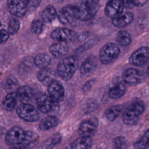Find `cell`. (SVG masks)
<instances>
[{"label":"cell","instance_id":"1","mask_svg":"<svg viewBox=\"0 0 149 149\" xmlns=\"http://www.w3.org/2000/svg\"><path fill=\"white\" fill-rule=\"evenodd\" d=\"M37 138L34 132L25 130L19 126H13L6 133L5 140L9 145L16 146L30 144Z\"/></svg>","mask_w":149,"mask_h":149},{"label":"cell","instance_id":"2","mask_svg":"<svg viewBox=\"0 0 149 149\" xmlns=\"http://www.w3.org/2000/svg\"><path fill=\"white\" fill-rule=\"evenodd\" d=\"M78 67V61L74 56H69L63 58L57 66L59 77L65 81L69 80L74 75Z\"/></svg>","mask_w":149,"mask_h":149},{"label":"cell","instance_id":"3","mask_svg":"<svg viewBox=\"0 0 149 149\" xmlns=\"http://www.w3.org/2000/svg\"><path fill=\"white\" fill-rule=\"evenodd\" d=\"M145 110L144 103L141 100H137L132 103L123 112L122 120L127 126L136 125Z\"/></svg>","mask_w":149,"mask_h":149},{"label":"cell","instance_id":"4","mask_svg":"<svg viewBox=\"0 0 149 149\" xmlns=\"http://www.w3.org/2000/svg\"><path fill=\"white\" fill-rule=\"evenodd\" d=\"M99 8L97 0H84L77 5V19L86 21L91 19L97 13Z\"/></svg>","mask_w":149,"mask_h":149},{"label":"cell","instance_id":"5","mask_svg":"<svg viewBox=\"0 0 149 149\" xmlns=\"http://www.w3.org/2000/svg\"><path fill=\"white\" fill-rule=\"evenodd\" d=\"M120 54L119 46L113 42H108L101 49L99 58L101 62L104 65H108L115 61Z\"/></svg>","mask_w":149,"mask_h":149},{"label":"cell","instance_id":"6","mask_svg":"<svg viewBox=\"0 0 149 149\" xmlns=\"http://www.w3.org/2000/svg\"><path fill=\"white\" fill-rule=\"evenodd\" d=\"M16 112L21 119L29 122H36L39 119L38 111L33 105L28 103L20 105L16 109Z\"/></svg>","mask_w":149,"mask_h":149},{"label":"cell","instance_id":"7","mask_svg":"<svg viewBox=\"0 0 149 149\" xmlns=\"http://www.w3.org/2000/svg\"><path fill=\"white\" fill-rule=\"evenodd\" d=\"M149 59V48L141 47L134 51L129 59V63L136 66H141Z\"/></svg>","mask_w":149,"mask_h":149},{"label":"cell","instance_id":"8","mask_svg":"<svg viewBox=\"0 0 149 149\" xmlns=\"http://www.w3.org/2000/svg\"><path fill=\"white\" fill-rule=\"evenodd\" d=\"M58 17L62 24H72L77 19V6L69 5L62 8L58 14Z\"/></svg>","mask_w":149,"mask_h":149},{"label":"cell","instance_id":"9","mask_svg":"<svg viewBox=\"0 0 149 149\" xmlns=\"http://www.w3.org/2000/svg\"><path fill=\"white\" fill-rule=\"evenodd\" d=\"M98 123V120L95 117L83 120L79 127L78 132L79 135L80 136L91 137L97 131Z\"/></svg>","mask_w":149,"mask_h":149},{"label":"cell","instance_id":"10","mask_svg":"<svg viewBox=\"0 0 149 149\" xmlns=\"http://www.w3.org/2000/svg\"><path fill=\"white\" fill-rule=\"evenodd\" d=\"M7 9L12 15L19 17L23 16L27 10L25 0H8Z\"/></svg>","mask_w":149,"mask_h":149},{"label":"cell","instance_id":"11","mask_svg":"<svg viewBox=\"0 0 149 149\" xmlns=\"http://www.w3.org/2000/svg\"><path fill=\"white\" fill-rule=\"evenodd\" d=\"M124 7L120 0H110L107 3L105 8V15L113 19L122 13Z\"/></svg>","mask_w":149,"mask_h":149},{"label":"cell","instance_id":"12","mask_svg":"<svg viewBox=\"0 0 149 149\" xmlns=\"http://www.w3.org/2000/svg\"><path fill=\"white\" fill-rule=\"evenodd\" d=\"M48 91L49 97L55 102L62 101L64 97L65 91L63 87L58 81H52L48 84Z\"/></svg>","mask_w":149,"mask_h":149},{"label":"cell","instance_id":"13","mask_svg":"<svg viewBox=\"0 0 149 149\" xmlns=\"http://www.w3.org/2000/svg\"><path fill=\"white\" fill-rule=\"evenodd\" d=\"M76 36L74 31L66 28H58L51 34V38L57 41L68 42L72 41Z\"/></svg>","mask_w":149,"mask_h":149},{"label":"cell","instance_id":"14","mask_svg":"<svg viewBox=\"0 0 149 149\" xmlns=\"http://www.w3.org/2000/svg\"><path fill=\"white\" fill-rule=\"evenodd\" d=\"M123 81L130 86H136L142 81V75L140 72L134 68L126 69L122 74Z\"/></svg>","mask_w":149,"mask_h":149},{"label":"cell","instance_id":"15","mask_svg":"<svg viewBox=\"0 0 149 149\" xmlns=\"http://www.w3.org/2000/svg\"><path fill=\"white\" fill-rule=\"evenodd\" d=\"M51 54L56 58L65 56L69 51V45L66 42L58 41L52 44L49 48Z\"/></svg>","mask_w":149,"mask_h":149},{"label":"cell","instance_id":"16","mask_svg":"<svg viewBox=\"0 0 149 149\" xmlns=\"http://www.w3.org/2000/svg\"><path fill=\"white\" fill-rule=\"evenodd\" d=\"M133 15L130 12H126L112 19L113 25L116 27L122 28L129 25L133 21Z\"/></svg>","mask_w":149,"mask_h":149},{"label":"cell","instance_id":"17","mask_svg":"<svg viewBox=\"0 0 149 149\" xmlns=\"http://www.w3.org/2000/svg\"><path fill=\"white\" fill-rule=\"evenodd\" d=\"M127 91L126 83L123 81H119L113 86L109 90V97L112 99H119L123 97Z\"/></svg>","mask_w":149,"mask_h":149},{"label":"cell","instance_id":"18","mask_svg":"<svg viewBox=\"0 0 149 149\" xmlns=\"http://www.w3.org/2000/svg\"><path fill=\"white\" fill-rule=\"evenodd\" d=\"M54 102H55L54 101L49 95H43L37 99V105L38 109L41 112L48 113L52 110Z\"/></svg>","mask_w":149,"mask_h":149},{"label":"cell","instance_id":"19","mask_svg":"<svg viewBox=\"0 0 149 149\" xmlns=\"http://www.w3.org/2000/svg\"><path fill=\"white\" fill-rule=\"evenodd\" d=\"M97 61L94 56H90L86 59L80 67V73L87 75L92 73L97 68Z\"/></svg>","mask_w":149,"mask_h":149},{"label":"cell","instance_id":"20","mask_svg":"<svg viewBox=\"0 0 149 149\" xmlns=\"http://www.w3.org/2000/svg\"><path fill=\"white\" fill-rule=\"evenodd\" d=\"M92 143L91 137L80 136L72 143L70 149H90Z\"/></svg>","mask_w":149,"mask_h":149},{"label":"cell","instance_id":"21","mask_svg":"<svg viewBox=\"0 0 149 149\" xmlns=\"http://www.w3.org/2000/svg\"><path fill=\"white\" fill-rule=\"evenodd\" d=\"M17 94L15 93H10L5 95L2 101V107L6 111H11L17 104Z\"/></svg>","mask_w":149,"mask_h":149},{"label":"cell","instance_id":"22","mask_svg":"<svg viewBox=\"0 0 149 149\" xmlns=\"http://www.w3.org/2000/svg\"><path fill=\"white\" fill-rule=\"evenodd\" d=\"M17 96L23 103H27L33 97V91L31 87L28 86H23L18 88Z\"/></svg>","mask_w":149,"mask_h":149},{"label":"cell","instance_id":"23","mask_svg":"<svg viewBox=\"0 0 149 149\" xmlns=\"http://www.w3.org/2000/svg\"><path fill=\"white\" fill-rule=\"evenodd\" d=\"M59 123L58 119L54 116H49L42 119L39 124L40 129L46 131L56 126Z\"/></svg>","mask_w":149,"mask_h":149},{"label":"cell","instance_id":"24","mask_svg":"<svg viewBox=\"0 0 149 149\" xmlns=\"http://www.w3.org/2000/svg\"><path fill=\"white\" fill-rule=\"evenodd\" d=\"M56 15L57 12L55 8L52 5H48L43 9L41 16L44 22L50 23L55 19Z\"/></svg>","mask_w":149,"mask_h":149},{"label":"cell","instance_id":"25","mask_svg":"<svg viewBox=\"0 0 149 149\" xmlns=\"http://www.w3.org/2000/svg\"><path fill=\"white\" fill-rule=\"evenodd\" d=\"M50 56L45 53H41L37 55L34 59V63L35 65L40 68H46L51 62Z\"/></svg>","mask_w":149,"mask_h":149},{"label":"cell","instance_id":"26","mask_svg":"<svg viewBox=\"0 0 149 149\" xmlns=\"http://www.w3.org/2000/svg\"><path fill=\"white\" fill-rule=\"evenodd\" d=\"M115 40L116 42L121 46H128L132 42L130 34L125 30H121L116 34Z\"/></svg>","mask_w":149,"mask_h":149},{"label":"cell","instance_id":"27","mask_svg":"<svg viewBox=\"0 0 149 149\" xmlns=\"http://www.w3.org/2000/svg\"><path fill=\"white\" fill-rule=\"evenodd\" d=\"M62 139L61 135L57 133L50 136L42 144L41 149H52L58 144Z\"/></svg>","mask_w":149,"mask_h":149},{"label":"cell","instance_id":"28","mask_svg":"<svg viewBox=\"0 0 149 149\" xmlns=\"http://www.w3.org/2000/svg\"><path fill=\"white\" fill-rule=\"evenodd\" d=\"M121 111L122 108L119 105L111 106L105 111V116L109 121L112 122L118 117Z\"/></svg>","mask_w":149,"mask_h":149},{"label":"cell","instance_id":"29","mask_svg":"<svg viewBox=\"0 0 149 149\" xmlns=\"http://www.w3.org/2000/svg\"><path fill=\"white\" fill-rule=\"evenodd\" d=\"M54 72L48 69H42L38 73V79L44 84H49L54 80Z\"/></svg>","mask_w":149,"mask_h":149},{"label":"cell","instance_id":"30","mask_svg":"<svg viewBox=\"0 0 149 149\" xmlns=\"http://www.w3.org/2000/svg\"><path fill=\"white\" fill-rule=\"evenodd\" d=\"M133 147L134 149H147L149 147V130L134 143Z\"/></svg>","mask_w":149,"mask_h":149},{"label":"cell","instance_id":"31","mask_svg":"<svg viewBox=\"0 0 149 149\" xmlns=\"http://www.w3.org/2000/svg\"><path fill=\"white\" fill-rule=\"evenodd\" d=\"M30 28H31V31L33 33L37 34H40L41 33H42L44 28V21L43 20L42 21L40 19H37L34 20L31 24Z\"/></svg>","mask_w":149,"mask_h":149},{"label":"cell","instance_id":"32","mask_svg":"<svg viewBox=\"0 0 149 149\" xmlns=\"http://www.w3.org/2000/svg\"><path fill=\"white\" fill-rule=\"evenodd\" d=\"M20 29V22L16 19H12L10 20L8 26V31L9 34L13 35L16 34Z\"/></svg>","mask_w":149,"mask_h":149},{"label":"cell","instance_id":"33","mask_svg":"<svg viewBox=\"0 0 149 149\" xmlns=\"http://www.w3.org/2000/svg\"><path fill=\"white\" fill-rule=\"evenodd\" d=\"M125 7L132 8L134 6H140L144 5L147 0H121Z\"/></svg>","mask_w":149,"mask_h":149},{"label":"cell","instance_id":"34","mask_svg":"<svg viewBox=\"0 0 149 149\" xmlns=\"http://www.w3.org/2000/svg\"><path fill=\"white\" fill-rule=\"evenodd\" d=\"M126 140L123 137H117L113 140V149H126Z\"/></svg>","mask_w":149,"mask_h":149},{"label":"cell","instance_id":"35","mask_svg":"<svg viewBox=\"0 0 149 149\" xmlns=\"http://www.w3.org/2000/svg\"><path fill=\"white\" fill-rule=\"evenodd\" d=\"M27 10H35L40 4L41 0H25Z\"/></svg>","mask_w":149,"mask_h":149},{"label":"cell","instance_id":"36","mask_svg":"<svg viewBox=\"0 0 149 149\" xmlns=\"http://www.w3.org/2000/svg\"><path fill=\"white\" fill-rule=\"evenodd\" d=\"M9 32L4 29L0 30V45L6 42L9 37Z\"/></svg>","mask_w":149,"mask_h":149},{"label":"cell","instance_id":"37","mask_svg":"<svg viewBox=\"0 0 149 149\" xmlns=\"http://www.w3.org/2000/svg\"><path fill=\"white\" fill-rule=\"evenodd\" d=\"M29 144H22V145H16L13 146L10 148V149H29Z\"/></svg>","mask_w":149,"mask_h":149},{"label":"cell","instance_id":"38","mask_svg":"<svg viewBox=\"0 0 149 149\" xmlns=\"http://www.w3.org/2000/svg\"><path fill=\"white\" fill-rule=\"evenodd\" d=\"M146 73H147V76L149 77V66L147 68V71H146Z\"/></svg>","mask_w":149,"mask_h":149},{"label":"cell","instance_id":"39","mask_svg":"<svg viewBox=\"0 0 149 149\" xmlns=\"http://www.w3.org/2000/svg\"><path fill=\"white\" fill-rule=\"evenodd\" d=\"M63 149H70L69 147H65V148H64Z\"/></svg>","mask_w":149,"mask_h":149},{"label":"cell","instance_id":"40","mask_svg":"<svg viewBox=\"0 0 149 149\" xmlns=\"http://www.w3.org/2000/svg\"><path fill=\"white\" fill-rule=\"evenodd\" d=\"M1 22H0V26H1Z\"/></svg>","mask_w":149,"mask_h":149}]
</instances>
